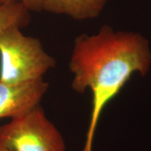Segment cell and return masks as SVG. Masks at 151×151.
<instances>
[{"instance_id": "5b68a950", "label": "cell", "mask_w": 151, "mask_h": 151, "mask_svg": "<svg viewBox=\"0 0 151 151\" xmlns=\"http://www.w3.org/2000/svg\"><path fill=\"white\" fill-rule=\"evenodd\" d=\"M109 0H43V10L76 20L97 18Z\"/></svg>"}, {"instance_id": "6da1fadb", "label": "cell", "mask_w": 151, "mask_h": 151, "mask_svg": "<svg viewBox=\"0 0 151 151\" xmlns=\"http://www.w3.org/2000/svg\"><path fill=\"white\" fill-rule=\"evenodd\" d=\"M151 65L149 41L138 32L116 31L104 25L96 35L76 38L69 69L74 91L92 92V110L82 151H93L98 123L105 106L134 73H148Z\"/></svg>"}, {"instance_id": "277c9868", "label": "cell", "mask_w": 151, "mask_h": 151, "mask_svg": "<svg viewBox=\"0 0 151 151\" xmlns=\"http://www.w3.org/2000/svg\"><path fill=\"white\" fill-rule=\"evenodd\" d=\"M43 78L18 83L0 81V119L22 116L39 105L48 88Z\"/></svg>"}, {"instance_id": "3957f363", "label": "cell", "mask_w": 151, "mask_h": 151, "mask_svg": "<svg viewBox=\"0 0 151 151\" xmlns=\"http://www.w3.org/2000/svg\"><path fill=\"white\" fill-rule=\"evenodd\" d=\"M0 146L9 151H66L61 134L40 105L0 127Z\"/></svg>"}, {"instance_id": "7a4b0ae2", "label": "cell", "mask_w": 151, "mask_h": 151, "mask_svg": "<svg viewBox=\"0 0 151 151\" xmlns=\"http://www.w3.org/2000/svg\"><path fill=\"white\" fill-rule=\"evenodd\" d=\"M55 60L45 51L36 38L24 36L20 28L0 32V81L18 83L43 78L55 66Z\"/></svg>"}, {"instance_id": "ba28073f", "label": "cell", "mask_w": 151, "mask_h": 151, "mask_svg": "<svg viewBox=\"0 0 151 151\" xmlns=\"http://www.w3.org/2000/svg\"><path fill=\"white\" fill-rule=\"evenodd\" d=\"M0 151H9V150H6V149L2 148V147L0 146Z\"/></svg>"}, {"instance_id": "8992f818", "label": "cell", "mask_w": 151, "mask_h": 151, "mask_svg": "<svg viewBox=\"0 0 151 151\" xmlns=\"http://www.w3.org/2000/svg\"><path fill=\"white\" fill-rule=\"evenodd\" d=\"M29 21V11L21 3L13 2L0 6V32L11 27H24Z\"/></svg>"}, {"instance_id": "52a82bcc", "label": "cell", "mask_w": 151, "mask_h": 151, "mask_svg": "<svg viewBox=\"0 0 151 151\" xmlns=\"http://www.w3.org/2000/svg\"><path fill=\"white\" fill-rule=\"evenodd\" d=\"M13 2L21 3L29 11H41L43 10V0H0V6Z\"/></svg>"}]
</instances>
